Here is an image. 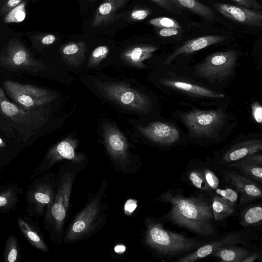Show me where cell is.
<instances>
[{
  "label": "cell",
  "mask_w": 262,
  "mask_h": 262,
  "mask_svg": "<svg viewBox=\"0 0 262 262\" xmlns=\"http://www.w3.org/2000/svg\"><path fill=\"white\" fill-rule=\"evenodd\" d=\"M157 200L170 204L167 218L172 223L205 237L214 233L211 203L207 199L167 191Z\"/></svg>",
  "instance_id": "1"
},
{
  "label": "cell",
  "mask_w": 262,
  "mask_h": 262,
  "mask_svg": "<svg viewBox=\"0 0 262 262\" xmlns=\"http://www.w3.org/2000/svg\"><path fill=\"white\" fill-rule=\"evenodd\" d=\"M107 190V183L104 180L71 222L63 237L64 243H73L88 238L103 227L108 210V205L104 200Z\"/></svg>",
  "instance_id": "2"
},
{
  "label": "cell",
  "mask_w": 262,
  "mask_h": 262,
  "mask_svg": "<svg viewBox=\"0 0 262 262\" xmlns=\"http://www.w3.org/2000/svg\"><path fill=\"white\" fill-rule=\"evenodd\" d=\"M82 168L84 167L74 163L66 164L60 168L54 198L46 216V221L51 228L52 237L55 242H60L62 238L72 187L76 176Z\"/></svg>",
  "instance_id": "3"
},
{
  "label": "cell",
  "mask_w": 262,
  "mask_h": 262,
  "mask_svg": "<svg viewBox=\"0 0 262 262\" xmlns=\"http://www.w3.org/2000/svg\"><path fill=\"white\" fill-rule=\"evenodd\" d=\"M144 235L145 244L159 254L172 256L196 249L203 243L165 229L160 223L147 218Z\"/></svg>",
  "instance_id": "4"
},
{
  "label": "cell",
  "mask_w": 262,
  "mask_h": 262,
  "mask_svg": "<svg viewBox=\"0 0 262 262\" xmlns=\"http://www.w3.org/2000/svg\"><path fill=\"white\" fill-rule=\"evenodd\" d=\"M181 118L191 136L213 138L224 125L226 116L221 108L211 111L194 110L183 113Z\"/></svg>",
  "instance_id": "5"
},
{
  "label": "cell",
  "mask_w": 262,
  "mask_h": 262,
  "mask_svg": "<svg viewBox=\"0 0 262 262\" xmlns=\"http://www.w3.org/2000/svg\"><path fill=\"white\" fill-rule=\"evenodd\" d=\"M238 54L233 50L210 54L196 66L195 73L211 82L226 79L233 72Z\"/></svg>",
  "instance_id": "6"
},
{
  "label": "cell",
  "mask_w": 262,
  "mask_h": 262,
  "mask_svg": "<svg viewBox=\"0 0 262 262\" xmlns=\"http://www.w3.org/2000/svg\"><path fill=\"white\" fill-rule=\"evenodd\" d=\"M3 86L16 104L29 110L44 111L42 106L54 98L47 90L30 84L7 80L3 83Z\"/></svg>",
  "instance_id": "7"
},
{
  "label": "cell",
  "mask_w": 262,
  "mask_h": 262,
  "mask_svg": "<svg viewBox=\"0 0 262 262\" xmlns=\"http://www.w3.org/2000/svg\"><path fill=\"white\" fill-rule=\"evenodd\" d=\"M98 88L116 103L138 112H148L151 106L149 98L122 83L98 82Z\"/></svg>",
  "instance_id": "8"
},
{
  "label": "cell",
  "mask_w": 262,
  "mask_h": 262,
  "mask_svg": "<svg viewBox=\"0 0 262 262\" xmlns=\"http://www.w3.org/2000/svg\"><path fill=\"white\" fill-rule=\"evenodd\" d=\"M104 138L108 154L117 168L124 173L134 171L137 167L134 164L127 141L121 133L111 124H105Z\"/></svg>",
  "instance_id": "9"
},
{
  "label": "cell",
  "mask_w": 262,
  "mask_h": 262,
  "mask_svg": "<svg viewBox=\"0 0 262 262\" xmlns=\"http://www.w3.org/2000/svg\"><path fill=\"white\" fill-rule=\"evenodd\" d=\"M0 64L8 69L37 72L42 63L36 59L19 40L11 39L0 55Z\"/></svg>",
  "instance_id": "10"
},
{
  "label": "cell",
  "mask_w": 262,
  "mask_h": 262,
  "mask_svg": "<svg viewBox=\"0 0 262 262\" xmlns=\"http://www.w3.org/2000/svg\"><path fill=\"white\" fill-rule=\"evenodd\" d=\"M0 114L17 124L33 129L39 127L47 119L44 111L25 108L7 99L1 87Z\"/></svg>",
  "instance_id": "11"
},
{
  "label": "cell",
  "mask_w": 262,
  "mask_h": 262,
  "mask_svg": "<svg viewBox=\"0 0 262 262\" xmlns=\"http://www.w3.org/2000/svg\"><path fill=\"white\" fill-rule=\"evenodd\" d=\"M213 6L221 14L234 22L253 27L262 26L261 11L222 3H215Z\"/></svg>",
  "instance_id": "12"
},
{
  "label": "cell",
  "mask_w": 262,
  "mask_h": 262,
  "mask_svg": "<svg viewBox=\"0 0 262 262\" xmlns=\"http://www.w3.org/2000/svg\"><path fill=\"white\" fill-rule=\"evenodd\" d=\"M225 180L239 193V205L261 198V188L251 179L241 175L235 171L224 172Z\"/></svg>",
  "instance_id": "13"
},
{
  "label": "cell",
  "mask_w": 262,
  "mask_h": 262,
  "mask_svg": "<svg viewBox=\"0 0 262 262\" xmlns=\"http://www.w3.org/2000/svg\"><path fill=\"white\" fill-rule=\"evenodd\" d=\"M244 237L243 234L241 232L230 233L222 239L201 246L194 252L182 257L177 261H194L211 255L215 251L220 248L245 243L246 242Z\"/></svg>",
  "instance_id": "14"
},
{
  "label": "cell",
  "mask_w": 262,
  "mask_h": 262,
  "mask_svg": "<svg viewBox=\"0 0 262 262\" xmlns=\"http://www.w3.org/2000/svg\"><path fill=\"white\" fill-rule=\"evenodd\" d=\"M137 128L147 138L159 144H172L180 138L177 128L167 123L154 122L146 126H138Z\"/></svg>",
  "instance_id": "15"
},
{
  "label": "cell",
  "mask_w": 262,
  "mask_h": 262,
  "mask_svg": "<svg viewBox=\"0 0 262 262\" xmlns=\"http://www.w3.org/2000/svg\"><path fill=\"white\" fill-rule=\"evenodd\" d=\"M62 160L71 161L83 167L85 164L84 156L76 153L75 144L65 140L59 142L49 150L46 157V165L43 168L48 170L57 162Z\"/></svg>",
  "instance_id": "16"
},
{
  "label": "cell",
  "mask_w": 262,
  "mask_h": 262,
  "mask_svg": "<svg viewBox=\"0 0 262 262\" xmlns=\"http://www.w3.org/2000/svg\"><path fill=\"white\" fill-rule=\"evenodd\" d=\"M128 0H104L97 8L92 21L93 27H107L123 17L118 13Z\"/></svg>",
  "instance_id": "17"
},
{
  "label": "cell",
  "mask_w": 262,
  "mask_h": 262,
  "mask_svg": "<svg viewBox=\"0 0 262 262\" xmlns=\"http://www.w3.org/2000/svg\"><path fill=\"white\" fill-rule=\"evenodd\" d=\"M227 37L222 35H207L199 36L184 43L166 58L165 64L168 65L176 57L198 51L203 49L225 41Z\"/></svg>",
  "instance_id": "18"
},
{
  "label": "cell",
  "mask_w": 262,
  "mask_h": 262,
  "mask_svg": "<svg viewBox=\"0 0 262 262\" xmlns=\"http://www.w3.org/2000/svg\"><path fill=\"white\" fill-rule=\"evenodd\" d=\"M262 149L261 140H247L237 143L228 150L223 156L226 163H231Z\"/></svg>",
  "instance_id": "19"
},
{
  "label": "cell",
  "mask_w": 262,
  "mask_h": 262,
  "mask_svg": "<svg viewBox=\"0 0 262 262\" xmlns=\"http://www.w3.org/2000/svg\"><path fill=\"white\" fill-rule=\"evenodd\" d=\"M54 185L49 182L37 185L29 194V200L38 212H42L45 207L48 211L53 203L55 191Z\"/></svg>",
  "instance_id": "20"
},
{
  "label": "cell",
  "mask_w": 262,
  "mask_h": 262,
  "mask_svg": "<svg viewBox=\"0 0 262 262\" xmlns=\"http://www.w3.org/2000/svg\"><path fill=\"white\" fill-rule=\"evenodd\" d=\"M157 50V47L151 45H136L126 49L122 57L127 62L135 66H142L143 62L150 58Z\"/></svg>",
  "instance_id": "21"
},
{
  "label": "cell",
  "mask_w": 262,
  "mask_h": 262,
  "mask_svg": "<svg viewBox=\"0 0 262 262\" xmlns=\"http://www.w3.org/2000/svg\"><path fill=\"white\" fill-rule=\"evenodd\" d=\"M161 83L167 86L193 95L212 98H221L224 95L216 93L205 88L182 81L162 79Z\"/></svg>",
  "instance_id": "22"
},
{
  "label": "cell",
  "mask_w": 262,
  "mask_h": 262,
  "mask_svg": "<svg viewBox=\"0 0 262 262\" xmlns=\"http://www.w3.org/2000/svg\"><path fill=\"white\" fill-rule=\"evenodd\" d=\"M182 10L185 9L207 21H213L216 15L213 11L199 0H170Z\"/></svg>",
  "instance_id": "23"
},
{
  "label": "cell",
  "mask_w": 262,
  "mask_h": 262,
  "mask_svg": "<svg viewBox=\"0 0 262 262\" xmlns=\"http://www.w3.org/2000/svg\"><path fill=\"white\" fill-rule=\"evenodd\" d=\"M249 254L247 249L229 246L215 251L211 255L220 258L222 261L243 262Z\"/></svg>",
  "instance_id": "24"
},
{
  "label": "cell",
  "mask_w": 262,
  "mask_h": 262,
  "mask_svg": "<svg viewBox=\"0 0 262 262\" xmlns=\"http://www.w3.org/2000/svg\"><path fill=\"white\" fill-rule=\"evenodd\" d=\"M17 223L24 235L34 247L43 252L49 251L45 242L29 224L20 217H18Z\"/></svg>",
  "instance_id": "25"
},
{
  "label": "cell",
  "mask_w": 262,
  "mask_h": 262,
  "mask_svg": "<svg viewBox=\"0 0 262 262\" xmlns=\"http://www.w3.org/2000/svg\"><path fill=\"white\" fill-rule=\"evenodd\" d=\"M230 166L237 169L247 178L262 183L261 165L237 161L231 163Z\"/></svg>",
  "instance_id": "26"
},
{
  "label": "cell",
  "mask_w": 262,
  "mask_h": 262,
  "mask_svg": "<svg viewBox=\"0 0 262 262\" xmlns=\"http://www.w3.org/2000/svg\"><path fill=\"white\" fill-rule=\"evenodd\" d=\"M262 208L260 205L249 207L242 212L240 224L244 227L257 226L261 223Z\"/></svg>",
  "instance_id": "27"
},
{
  "label": "cell",
  "mask_w": 262,
  "mask_h": 262,
  "mask_svg": "<svg viewBox=\"0 0 262 262\" xmlns=\"http://www.w3.org/2000/svg\"><path fill=\"white\" fill-rule=\"evenodd\" d=\"M214 220L219 221L233 214L235 208L230 206L221 197L215 196L211 202Z\"/></svg>",
  "instance_id": "28"
},
{
  "label": "cell",
  "mask_w": 262,
  "mask_h": 262,
  "mask_svg": "<svg viewBox=\"0 0 262 262\" xmlns=\"http://www.w3.org/2000/svg\"><path fill=\"white\" fill-rule=\"evenodd\" d=\"M86 45L81 40L72 41L66 43L61 48L63 55L70 58L81 57L83 56Z\"/></svg>",
  "instance_id": "29"
},
{
  "label": "cell",
  "mask_w": 262,
  "mask_h": 262,
  "mask_svg": "<svg viewBox=\"0 0 262 262\" xmlns=\"http://www.w3.org/2000/svg\"><path fill=\"white\" fill-rule=\"evenodd\" d=\"M19 256L18 243L16 237L14 235L8 237L5 245L4 254L5 261L6 262H15Z\"/></svg>",
  "instance_id": "30"
},
{
  "label": "cell",
  "mask_w": 262,
  "mask_h": 262,
  "mask_svg": "<svg viewBox=\"0 0 262 262\" xmlns=\"http://www.w3.org/2000/svg\"><path fill=\"white\" fill-rule=\"evenodd\" d=\"M26 2H21L11 10L5 17V22L12 23H20L24 21L26 16Z\"/></svg>",
  "instance_id": "31"
},
{
  "label": "cell",
  "mask_w": 262,
  "mask_h": 262,
  "mask_svg": "<svg viewBox=\"0 0 262 262\" xmlns=\"http://www.w3.org/2000/svg\"><path fill=\"white\" fill-rule=\"evenodd\" d=\"M148 23L158 28H175L182 30L180 24L172 18L161 16L152 18L148 21Z\"/></svg>",
  "instance_id": "32"
},
{
  "label": "cell",
  "mask_w": 262,
  "mask_h": 262,
  "mask_svg": "<svg viewBox=\"0 0 262 262\" xmlns=\"http://www.w3.org/2000/svg\"><path fill=\"white\" fill-rule=\"evenodd\" d=\"M188 178L191 183L196 188L204 191H211L205 181L201 170L194 169L190 171Z\"/></svg>",
  "instance_id": "33"
},
{
  "label": "cell",
  "mask_w": 262,
  "mask_h": 262,
  "mask_svg": "<svg viewBox=\"0 0 262 262\" xmlns=\"http://www.w3.org/2000/svg\"><path fill=\"white\" fill-rule=\"evenodd\" d=\"M215 192L221 197L230 206L235 208L237 202L238 195L237 191L230 188L220 189L217 188Z\"/></svg>",
  "instance_id": "34"
},
{
  "label": "cell",
  "mask_w": 262,
  "mask_h": 262,
  "mask_svg": "<svg viewBox=\"0 0 262 262\" xmlns=\"http://www.w3.org/2000/svg\"><path fill=\"white\" fill-rule=\"evenodd\" d=\"M152 13V10L147 7H138L132 9L127 16L129 22L140 21L145 19Z\"/></svg>",
  "instance_id": "35"
},
{
  "label": "cell",
  "mask_w": 262,
  "mask_h": 262,
  "mask_svg": "<svg viewBox=\"0 0 262 262\" xmlns=\"http://www.w3.org/2000/svg\"><path fill=\"white\" fill-rule=\"evenodd\" d=\"M109 53V48L107 46L102 45L96 48L92 52L90 58V63L91 65H95L105 58Z\"/></svg>",
  "instance_id": "36"
},
{
  "label": "cell",
  "mask_w": 262,
  "mask_h": 262,
  "mask_svg": "<svg viewBox=\"0 0 262 262\" xmlns=\"http://www.w3.org/2000/svg\"><path fill=\"white\" fill-rule=\"evenodd\" d=\"M205 181L209 188L211 190H215L218 188L219 185V180L216 176L211 170L207 168H204L201 170Z\"/></svg>",
  "instance_id": "37"
},
{
  "label": "cell",
  "mask_w": 262,
  "mask_h": 262,
  "mask_svg": "<svg viewBox=\"0 0 262 262\" xmlns=\"http://www.w3.org/2000/svg\"><path fill=\"white\" fill-rule=\"evenodd\" d=\"M15 200V194L10 188L0 193V209L8 207Z\"/></svg>",
  "instance_id": "38"
},
{
  "label": "cell",
  "mask_w": 262,
  "mask_h": 262,
  "mask_svg": "<svg viewBox=\"0 0 262 262\" xmlns=\"http://www.w3.org/2000/svg\"><path fill=\"white\" fill-rule=\"evenodd\" d=\"M156 4L167 11L176 14H180L182 13V10L170 0H150Z\"/></svg>",
  "instance_id": "39"
},
{
  "label": "cell",
  "mask_w": 262,
  "mask_h": 262,
  "mask_svg": "<svg viewBox=\"0 0 262 262\" xmlns=\"http://www.w3.org/2000/svg\"><path fill=\"white\" fill-rule=\"evenodd\" d=\"M238 6L256 10H261L262 7L257 0H232Z\"/></svg>",
  "instance_id": "40"
},
{
  "label": "cell",
  "mask_w": 262,
  "mask_h": 262,
  "mask_svg": "<svg viewBox=\"0 0 262 262\" xmlns=\"http://www.w3.org/2000/svg\"><path fill=\"white\" fill-rule=\"evenodd\" d=\"M252 115L255 121L258 123L262 122V107L260 103L254 102L251 104Z\"/></svg>",
  "instance_id": "41"
},
{
  "label": "cell",
  "mask_w": 262,
  "mask_h": 262,
  "mask_svg": "<svg viewBox=\"0 0 262 262\" xmlns=\"http://www.w3.org/2000/svg\"><path fill=\"white\" fill-rule=\"evenodd\" d=\"M257 153L249 155L238 161L261 165L262 156L261 154H257Z\"/></svg>",
  "instance_id": "42"
},
{
  "label": "cell",
  "mask_w": 262,
  "mask_h": 262,
  "mask_svg": "<svg viewBox=\"0 0 262 262\" xmlns=\"http://www.w3.org/2000/svg\"><path fill=\"white\" fill-rule=\"evenodd\" d=\"M180 32V29L175 28H161L158 31V33L160 36L164 37L177 35Z\"/></svg>",
  "instance_id": "43"
},
{
  "label": "cell",
  "mask_w": 262,
  "mask_h": 262,
  "mask_svg": "<svg viewBox=\"0 0 262 262\" xmlns=\"http://www.w3.org/2000/svg\"><path fill=\"white\" fill-rule=\"evenodd\" d=\"M56 36L52 34H46L43 35L40 39L42 45L49 46L54 43L56 40Z\"/></svg>",
  "instance_id": "44"
},
{
  "label": "cell",
  "mask_w": 262,
  "mask_h": 262,
  "mask_svg": "<svg viewBox=\"0 0 262 262\" xmlns=\"http://www.w3.org/2000/svg\"><path fill=\"white\" fill-rule=\"evenodd\" d=\"M137 201L133 199L127 200L124 205V211L126 214H131L137 208Z\"/></svg>",
  "instance_id": "45"
},
{
  "label": "cell",
  "mask_w": 262,
  "mask_h": 262,
  "mask_svg": "<svg viewBox=\"0 0 262 262\" xmlns=\"http://www.w3.org/2000/svg\"><path fill=\"white\" fill-rule=\"evenodd\" d=\"M23 0H8L4 6L5 11H10L21 3Z\"/></svg>",
  "instance_id": "46"
},
{
  "label": "cell",
  "mask_w": 262,
  "mask_h": 262,
  "mask_svg": "<svg viewBox=\"0 0 262 262\" xmlns=\"http://www.w3.org/2000/svg\"><path fill=\"white\" fill-rule=\"evenodd\" d=\"M261 255L259 252H255L251 255H249L243 262H253L257 259L260 258Z\"/></svg>",
  "instance_id": "47"
},
{
  "label": "cell",
  "mask_w": 262,
  "mask_h": 262,
  "mask_svg": "<svg viewBox=\"0 0 262 262\" xmlns=\"http://www.w3.org/2000/svg\"><path fill=\"white\" fill-rule=\"evenodd\" d=\"M125 250V247L123 245H117L115 248V251L116 253H122Z\"/></svg>",
  "instance_id": "48"
},
{
  "label": "cell",
  "mask_w": 262,
  "mask_h": 262,
  "mask_svg": "<svg viewBox=\"0 0 262 262\" xmlns=\"http://www.w3.org/2000/svg\"><path fill=\"white\" fill-rule=\"evenodd\" d=\"M6 146V144L4 140L0 138V147H5Z\"/></svg>",
  "instance_id": "49"
},
{
  "label": "cell",
  "mask_w": 262,
  "mask_h": 262,
  "mask_svg": "<svg viewBox=\"0 0 262 262\" xmlns=\"http://www.w3.org/2000/svg\"><path fill=\"white\" fill-rule=\"evenodd\" d=\"M85 1L92 2L95 1L96 0H85Z\"/></svg>",
  "instance_id": "50"
}]
</instances>
